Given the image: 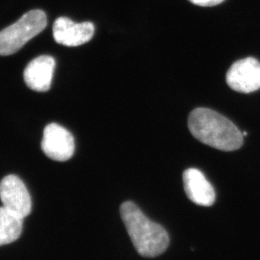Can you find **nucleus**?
<instances>
[{"mask_svg": "<svg viewBox=\"0 0 260 260\" xmlns=\"http://www.w3.org/2000/svg\"><path fill=\"white\" fill-rule=\"evenodd\" d=\"M226 83L233 90L252 93L260 89V62L254 58L237 61L226 74Z\"/></svg>", "mask_w": 260, "mask_h": 260, "instance_id": "5", "label": "nucleus"}, {"mask_svg": "<svg viewBox=\"0 0 260 260\" xmlns=\"http://www.w3.org/2000/svg\"><path fill=\"white\" fill-rule=\"evenodd\" d=\"M120 214L130 239L140 255L155 258L167 250L169 245L167 231L145 216L135 203L122 204Z\"/></svg>", "mask_w": 260, "mask_h": 260, "instance_id": "2", "label": "nucleus"}, {"mask_svg": "<svg viewBox=\"0 0 260 260\" xmlns=\"http://www.w3.org/2000/svg\"><path fill=\"white\" fill-rule=\"evenodd\" d=\"M183 185L188 199L196 205L211 206L215 203L214 188L200 170L187 169L183 173Z\"/></svg>", "mask_w": 260, "mask_h": 260, "instance_id": "9", "label": "nucleus"}, {"mask_svg": "<svg viewBox=\"0 0 260 260\" xmlns=\"http://www.w3.org/2000/svg\"><path fill=\"white\" fill-rule=\"evenodd\" d=\"M0 200L3 206L20 217H26L31 211V200L25 183L15 175L6 176L0 182Z\"/></svg>", "mask_w": 260, "mask_h": 260, "instance_id": "4", "label": "nucleus"}, {"mask_svg": "<svg viewBox=\"0 0 260 260\" xmlns=\"http://www.w3.org/2000/svg\"><path fill=\"white\" fill-rule=\"evenodd\" d=\"M56 43L66 47H78L88 43L93 38L95 26L90 21L75 23L67 17H59L53 26Z\"/></svg>", "mask_w": 260, "mask_h": 260, "instance_id": "7", "label": "nucleus"}, {"mask_svg": "<svg viewBox=\"0 0 260 260\" xmlns=\"http://www.w3.org/2000/svg\"><path fill=\"white\" fill-rule=\"evenodd\" d=\"M48 24L45 13L34 10L0 31V56L12 55L31 38L42 32Z\"/></svg>", "mask_w": 260, "mask_h": 260, "instance_id": "3", "label": "nucleus"}, {"mask_svg": "<svg viewBox=\"0 0 260 260\" xmlns=\"http://www.w3.org/2000/svg\"><path fill=\"white\" fill-rule=\"evenodd\" d=\"M193 5H199L201 7H212L215 5H220L225 0H188Z\"/></svg>", "mask_w": 260, "mask_h": 260, "instance_id": "11", "label": "nucleus"}, {"mask_svg": "<svg viewBox=\"0 0 260 260\" xmlns=\"http://www.w3.org/2000/svg\"><path fill=\"white\" fill-rule=\"evenodd\" d=\"M188 124L193 137L217 150L233 151L243 145V135L238 127L210 108H199L192 111Z\"/></svg>", "mask_w": 260, "mask_h": 260, "instance_id": "1", "label": "nucleus"}, {"mask_svg": "<svg viewBox=\"0 0 260 260\" xmlns=\"http://www.w3.org/2000/svg\"><path fill=\"white\" fill-rule=\"evenodd\" d=\"M55 59L48 55L39 56L30 61L24 71V80L31 90L44 92L50 89Z\"/></svg>", "mask_w": 260, "mask_h": 260, "instance_id": "8", "label": "nucleus"}, {"mask_svg": "<svg viewBox=\"0 0 260 260\" xmlns=\"http://www.w3.org/2000/svg\"><path fill=\"white\" fill-rule=\"evenodd\" d=\"M75 139L70 131L57 123L46 126L42 149L48 158L58 161L70 160L75 153Z\"/></svg>", "mask_w": 260, "mask_h": 260, "instance_id": "6", "label": "nucleus"}, {"mask_svg": "<svg viewBox=\"0 0 260 260\" xmlns=\"http://www.w3.org/2000/svg\"><path fill=\"white\" fill-rule=\"evenodd\" d=\"M23 218L6 208L0 207V246L17 240L22 233Z\"/></svg>", "mask_w": 260, "mask_h": 260, "instance_id": "10", "label": "nucleus"}]
</instances>
